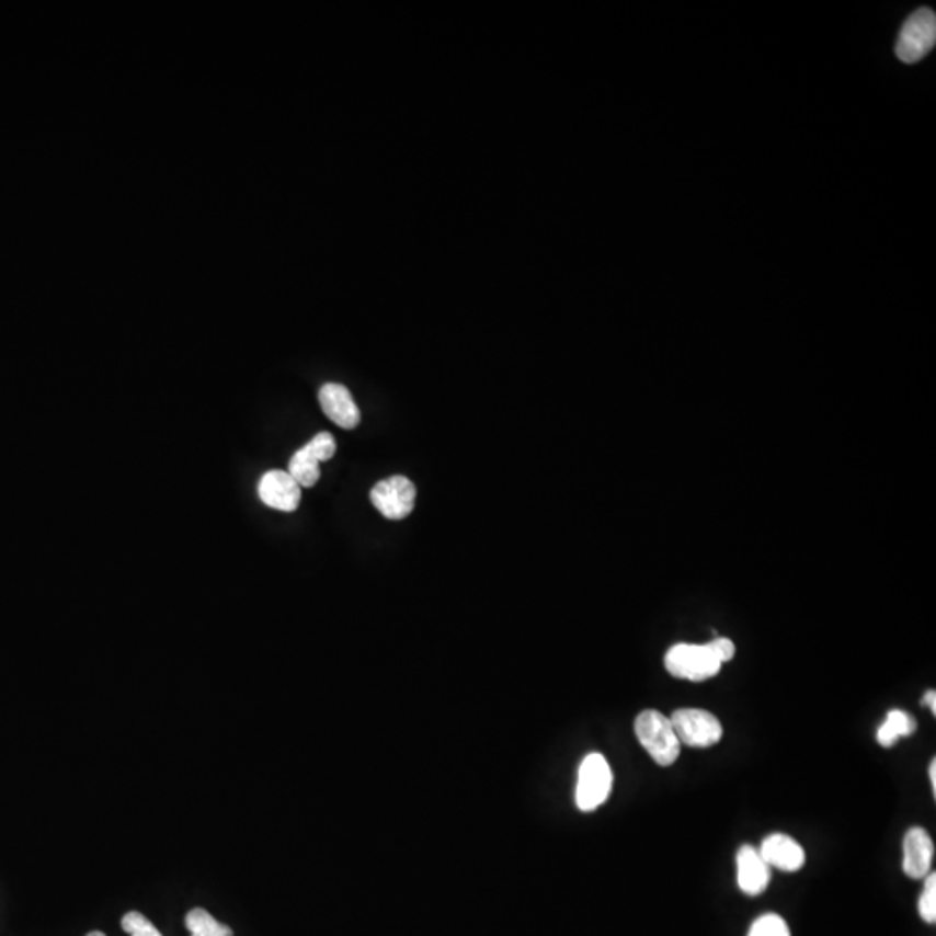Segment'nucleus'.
Masks as SVG:
<instances>
[{
  "instance_id": "1",
  "label": "nucleus",
  "mask_w": 936,
  "mask_h": 936,
  "mask_svg": "<svg viewBox=\"0 0 936 936\" xmlns=\"http://www.w3.org/2000/svg\"><path fill=\"white\" fill-rule=\"evenodd\" d=\"M635 735L661 767H670L678 760L682 744L676 738L672 720L655 709H646L635 720Z\"/></svg>"
},
{
  "instance_id": "2",
  "label": "nucleus",
  "mask_w": 936,
  "mask_h": 936,
  "mask_svg": "<svg viewBox=\"0 0 936 936\" xmlns=\"http://www.w3.org/2000/svg\"><path fill=\"white\" fill-rule=\"evenodd\" d=\"M664 667L675 678L705 682L718 675L721 661L709 643H676L664 655Z\"/></svg>"
},
{
  "instance_id": "3",
  "label": "nucleus",
  "mask_w": 936,
  "mask_h": 936,
  "mask_svg": "<svg viewBox=\"0 0 936 936\" xmlns=\"http://www.w3.org/2000/svg\"><path fill=\"white\" fill-rule=\"evenodd\" d=\"M936 44V16L929 8H921L903 23L897 41L895 53L900 61H921L932 53Z\"/></svg>"
},
{
  "instance_id": "4",
  "label": "nucleus",
  "mask_w": 936,
  "mask_h": 936,
  "mask_svg": "<svg viewBox=\"0 0 936 936\" xmlns=\"http://www.w3.org/2000/svg\"><path fill=\"white\" fill-rule=\"evenodd\" d=\"M613 791V771L601 753H592L581 762L578 772L577 804L581 812H593L604 804Z\"/></svg>"
},
{
  "instance_id": "5",
  "label": "nucleus",
  "mask_w": 936,
  "mask_h": 936,
  "mask_svg": "<svg viewBox=\"0 0 936 936\" xmlns=\"http://www.w3.org/2000/svg\"><path fill=\"white\" fill-rule=\"evenodd\" d=\"M670 720H672L680 744H685V746H715L723 738V727H721L720 720L706 709H676Z\"/></svg>"
},
{
  "instance_id": "6",
  "label": "nucleus",
  "mask_w": 936,
  "mask_h": 936,
  "mask_svg": "<svg viewBox=\"0 0 936 936\" xmlns=\"http://www.w3.org/2000/svg\"><path fill=\"white\" fill-rule=\"evenodd\" d=\"M416 489L404 476H393L377 482L369 493L375 509L389 521H402L413 512Z\"/></svg>"
},
{
  "instance_id": "7",
  "label": "nucleus",
  "mask_w": 936,
  "mask_h": 936,
  "mask_svg": "<svg viewBox=\"0 0 936 936\" xmlns=\"http://www.w3.org/2000/svg\"><path fill=\"white\" fill-rule=\"evenodd\" d=\"M259 498L264 505L279 512H295L303 500V488L285 470H270L261 477Z\"/></svg>"
},
{
  "instance_id": "8",
  "label": "nucleus",
  "mask_w": 936,
  "mask_h": 936,
  "mask_svg": "<svg viewBox=\"0 0 936 936\" xmlns=\"http://www.w3.org/2000/svg\"><path fill=\"white\" fill-rule=\"evenodd\" d=\"M319 404H321V410L328 419L332 420L339 427L351 431V429L359 425V408L354 402L353 393L347 387L340 386V384H324L319 389Z\"/></svg>"
},
{
  "instance_id": "9",
  "label": "nucleus",
  "mask_w": 936,
  "mask_h": 936,
  "mask_svg": "<svg viewBox=\"0 0 936 936\" xmlns=\"http://www.w3.org/2000/svg\"><path fill=\"white\" fill-rule=\"evenodd\" d=\"M935 845L928 831L923 827L909 829L903 837V872L912 879H923L932 872Z\"/></svg>"
},
{
  "instance_id": "10",
  "label": "nucleus",
  "mask_w": 936,
  "mask_h": 936,
  "mask_svg": "<svg viewBox=\"0 0 936 936\" xmlns=\"http://www.w3.org/2000/svg\"><path fill=\"white\" fill-rule=\"evenodd\" d=\"M772 878V867L751 845L741 846L738 852V884L742 893L750 897L762 895Z\"/></svg>"
},
{
  "instance_id": "11",
  "label": "nucleus",
  "mask_w": 936,
  "mask_h": 936,
  "mask_svg": "<svg viewBox=\"0 0 936 936\" xmlns=\"http://www.w3.org/2000/svg\"><path fill=\"white\" fill-rule=\"evenodd\" d=\"M758 849L768 866L784 870V872H796L807 861L803 846L787 834H771L763 840Z\"/></svg>"
},
{
  "instance_id": "12",
  "label": "nucleus",
  "mask_w": 936,
  "mask_h": 936,
  "mask_svg": "<svg viewBox=\"0 0 936 936\" xmlns=\"http://www.w3.org/2000/svg\"><path fill=\"white\" fill-rule=\"evenodd\" d=\"M319 464H321L319 456L316 455L315 449L307 443L304 448H300L299 452L292 456L290 464H288V473L294 477V481L300 488H312L319 481V477H321Z\"/></svg>"
},
{
  "instance_id": "13",
  "label": "nucleus",
  "mask_w": 936,
  "mask_h": 936,
  "mask_svg": "<svg viewBox=\"0 0 936 936\" xmlns=\"http://www.w3.org/2000/svg\"><path fill=\"white\" fill-rule=\"evenodd\" d=\"M917 723L909 712L902 709H893L888 712L887 720L878 730V742L882 747H891L900 738H909L916 732Z\"/></svg>"
},
{
  "instance_id": "14",
  "label": "nucleus",
  "mask_w": 936,
  "mask_h": 936,
  "mask_svg": "<svg viewBox=\"0 0 936 936\" xmlns=\"http://www.w3.org/2000/svg\"><path fill=\"white\" fill-rule=\"evenodd\" d=\"M186 928L191 936H232L228 924L219 923L205 909H193L186 914Z\"/></svg>"
},
{
  "instance_id": "15",
  "label": "nucleus",
  "mask_w": 936,
  "mask_h": 936,
  "mask_svg": "<svg viewBox=\"0 0 936 936\" xmlns=\"http://www.w3.org/2000/svg\"><path fill=\"white\" fill-rule=\"evenodd\" d=\"M747 936H791V929L779 914H763L751 924Z\"/></svg>"
},
{
  "instance_id": "16",
  "label": "nucleus",
  "mask_w": 936,
  "mask_h": 936,
  "mask_svg": "<svg viewBox=\"0 0 936 936\" xmlns=\"http://www.w3.org/2000/svg\"><path fill=\"white\" fill-rule=\"evenodd\" d=\"M924 882V890L920 899V914L924 923H936V875L929 872Z\"/></svg>"
},
{
  "instance_id": "17",
  "label": "nucleus",
  "mask_w": 936,
  "mask_h": 936,
  "mask_svg": "<svg viewBox=\"0 0 936 936\" xmlns=\"http://www.w3.org/2000/svg\"><path fill=\"white\" fill-rule=\"evenodd\" d=\"M122 928L130 936H163L148 917L142 916L141 912L125 914L124 920H122Z\"/></svg>"
},
{
  "instance_id": "18",
  "label": "nucleus",
  "mask_w": 936,
  "mask_h": 936,
  "mask_svg": "<svg viewBox=\"0 0 936 936\" xmlns=\"http://www.w3.org/2000/svg\"><path fill=\"white\" fill-rule=\"evenodd\" d=\"M309 446L315 449L321 461L332 460L336 453L335 437L330 432H319L309 441Z\"/></svg>"
},
{
  "instance_id": "19",
  "label": "nucleus",
  "mask_w": 936,
  "mask_h": 936,
  "mask_svg": "<svg viewBox=\"0 0 936 936\" xmlns=\"http://www.w3.org/2000/svg\"><path fill=\"white\" fill-rule=\"evenodd\" d=\"M709 647H711L712 652L717 654V658L720 659L721 664L729 663L730 659L735 655V646H733L732 640L726 637H718L709 642Z\"/></svg>"
},
{
  "instance_id": "20",
  "label": "nucleus",
  "mask_w": 936,
  "mask_h": 936,
  "mask_svg": "<svg viewBox=\"0 0 936 936\" xmlns=\"http://www.w3.org/2000/svg\"><path fill=\"white\" fill-rule=\"evenodd\" d=\"M923 705L926 708L932 709L933 715H936V694L935 690H928V693L924 694Z\"/></svg>"
},
{
  "instance_id": "21",
  "label": "nucleus",
  "mask_w": 936,
  "mask_h": 936,
  "mask_svg": "<svg viewBox=\"0 0 936 936\" xmlns=\"http://www.w3.org/2000/svg\"><path fill=\"white\" fill-rule=\"evenodd\" d=\"M929 780H932L933 795H936V760L929 763Z\"/></svg>"
},
{
  "instance_id": "22",
  "label": "nucleus",
  "mask_w": 936,
  "mask_h": 936,
  "mask_svg": "<svg viewBox=\"0 0 936 936\" xmlns=\"http://www.w3.org/2000/svg\"><path fill=\"white\" fill-rule=\"evenodd\" d=\"M88 936H106L103 932H91Z\"/></svg>"
}]
</instances>
